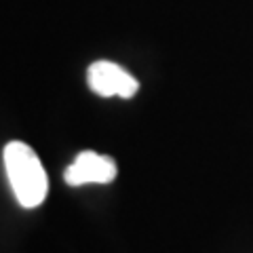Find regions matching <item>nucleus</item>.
<instances>
[{"instance_id": "obj_1", "label": "nucleus", "mask_w": 253, "mask_h": 253, "mask_svg": "<svg viewBox=\"0 0 253 253\" xmlns=\"http://www.w3.org/2000/svg\"><path fill=\"white\" fill-rule=\"evenodd\" d=\"M2 158L15 199L21 207L34 209L42 205L49 192V179L34 150L23 141H9Z\"/></svg>"}, {"instance_id": "obj_2", "label": "nucleus", "mask_w": 253, "mask_h": 253, "mask_svg": "<svg viewBox=\"0 0 253 253\" xmlns=\"http://www.w3.org/2000/svg\"><path fill=\"white\" fill-rule=\"evenodd\" d=\"M86 83L91 91L101 97H133L139 89V83L126 70L112 61H95L86 70Z\"/></svg>"}, {"instance_id": "obj_3", "label": "nucleus", "mask_w": 253, "mask_h": 253, "mask_svg": "<svg viewBox=\"0 0 253 253\" xmlns=\"http://www.w3.org/2000/svg\"><path fill=\"white\" fill-rule=\"evenodd\" d=\"M63 177L68 186L74 188L84 184H110L116 177V163L97 152H81L66 169Z\"/></svg>"}]
</instances>
